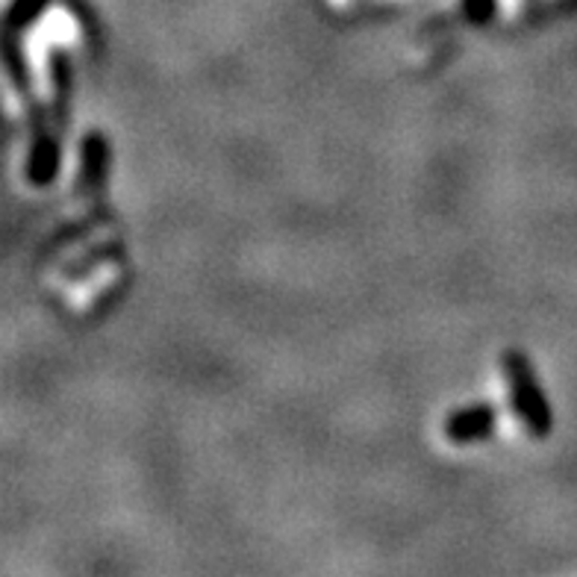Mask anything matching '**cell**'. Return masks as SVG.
Here are the masks:
<instances>
[{
    "instance_id": "cell-5",
    "label": "cell",
    "mask_w": 577,
    "mask_h": 577,
    "mask_svg": "<svg viewBox=\"0 0 577 577\" xmlns=\"http://www.w3.org/2000/svg\"><path fill=\"white\" fill-rule=\"evenodd\" d=\"M44 3H48V0H16L12 9H9L7 33H16V30H21V27L33 24L36 18H39V12L44 9Z\"/></svg>"
},
{
    "instance_id": "cell-3",
    "label": "cell",
    "mask_w": 577,
    "mask_h": 577,
    "mask_svg": "<svg viewBox=\"0 0 577 577\" xmlns=\"http://www.w3.org/2000/svg\"><path fill=\"white\" fill-rule=\"evenodd\" d=\"M495 410L486 407V404H477V407H469V410L454 412L451 419L445 421V436L457 445L466 442H480L486 436L495 430Z\"/></svg>"
},
{
    "instance_id": "cell-4",
    "label": "cell",
    "mask_w": 577,
    "mask_h": 577,
    "mask_svg": "<svg viewBox=\"0 0 577 577\" xmlns=\"http://www.w3.org/2000/svg\"><path fill=\"white\" fill-rule=\"evenodd\" d=\"M107 159H109V148L107 139L101 133L86 136L83 142V192L92 198L94 203L101 201L103 195V183H107Z\"/></svg>"
},
{
    "instance_id": "cell-2",
    "label": "cell",
    "mask_w": 577,
    "mask_h": 577,
    "mask_svg": "<svg viewBox=\"0 0 577 577\" xmlns=\"http://www.w3.org/2000/svg\"><path fill=\"white\" fill-rule=\"evenodd\" d=\"M59 168V145H57V130H48L39 112H36V133H33V148H30V159H27V177L33 180L36 186H48L57 177Z\"/></svg>"
},
{
    "instance_id": "cell-1",
    "label": "cell",
    "mask_w": 577,
    "mask_h": 577,
    "mask_svg": "<svg viewBox=\"0 0 577 577\" xmlns=\"http://www.w3.org/2000/svg\"><path fill=\"white\" fill-rule=\"evenodd\" d=\"M504 371H507V380H510V398L516 412L521 416V421L527 425V430L536 436L548 434L551 427V412H548V404H545L543 392L536 389V380L530 375V366L521 357L519 351H510L504 357Z\"/></svg>"
}]
</instances>
